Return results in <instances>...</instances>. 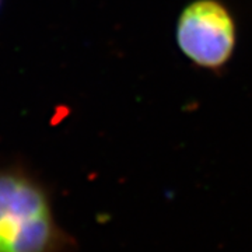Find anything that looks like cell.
Returning <instances> with one entry per match:
<instances>
[{
    "label": "cell",
    "instance_id": "cell-1",
    "mask_svg": "<svg viewBox=\"0 0 252 252\" xmlns=\"http://www.w3.org/2000/svg\"><path fill=\"white\" fill-rule=\"evenodd\" d=\"M46 189L27 172L0 170V252H69Z\"/></svg>",
    "mask_w": 252,
    "mask_h": 252
},
{
    "label": "cell",
    "instance_id": "cell-2",
    "mask_svg": "<svg viewBox=\"0 0 252 252\" xmlns=\"http://www.w3.org/2000/svg\"><path fill=\"white\" fill-rule=\"evenodd\" d=\"M235 39L234 17L220 0H195L178 17V46L199 67L221 69L233 56Z\"/></svg>",
    "mask_w": 252,
    "mask_h": 252
},
{
    "label": "cell",
    "instance_id": "cell-3",
    "mask_svg": "<svg viewBox=\"0 0 252 252\" xmlns=\"http://www.w3.org/2000/svg\"><path fill=\"white\" fill-rule=\"evenodd\" d=\"M1 3H3V0H0V7H1Z\"/></svg>",
    "mask_w": 252,
    "mask_h": 252
}]
</instances>
